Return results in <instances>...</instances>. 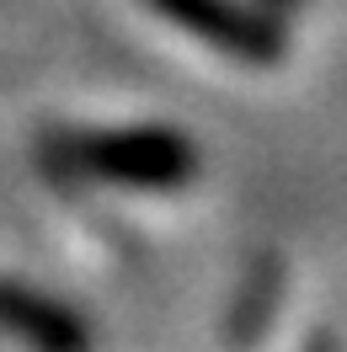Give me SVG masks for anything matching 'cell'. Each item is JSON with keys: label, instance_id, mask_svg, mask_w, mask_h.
<instances>
[{"label": "cell", "instance_id": "cell-1", "mask_svg": "<svg viewBox=\"0 0 347 352\" xmlns=\"http://www.w3.org/2000/svg\"><path fill=\"white\" fill-rule=\"evenodd\" d=\"M65 155L96 182L129 187V192H171L198 171L193 139L176 129H96L75 133Z\"/></svg>", "mask_w": 347, "mask_h": 352}, {"label": "cell", "instance_id": "cell-2", "mask_svg": "<svg viewBox=\"0 0 347 352\" xmlns=\"http://www.w3.org/2000/svg\"><path fill=\"white\" fill-rule=\"evenodd\" d=\"M155 11L176 22L182 32H193L203 43L235 54L246 65H273L283 54V27L267 6H246V0H150Z\"/></svg>", "mask_w": 347, "mask_h": 352}, {"label": "cell", "instance_id": "cell-3", "mask_svg": "<svg viewBox=\"0 0 347 352\" xmlns=\"http://www.w3.org/2000/svg\"><path fill=\"white\" fill-rule=\"evenodd\" d=\"M0 326L27 336L43 352H86V331L65 305H54L43 294H32L22 283H0Z\"/></svg>", "mask_w": 347, "mask_h": 352}, {"label": "cell", "instance_id": "cell-4", "mask_svg": "<svg viewBox=\"0 0 347 352\" xmlns=\"http://www.w3.org/2000/svg\"><path fill=\"white\" fill-rule=\"evenodd\" d=\"M262 6H273V11H288V6H299V0H262Z\"/></svg>", "mask_w": 347, "mask_h": 352}]
</instances>
